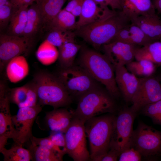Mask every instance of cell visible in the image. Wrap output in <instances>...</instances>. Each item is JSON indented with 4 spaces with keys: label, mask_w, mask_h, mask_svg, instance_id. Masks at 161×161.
I'll list each match as a JSON object with an SVG mask.
<instances>
[{
    "label": "cell",
    "mask_w": 161,
    "mask_h": 161,
    "mask_svg": "<svg viewBox=\"0 0 161 161\" xmlns=\"http://www.w3.org/2000/svg\"><path fill=\"white\" fill-rule=\"evenodd\" d=\"M131 22L122 10H113L108 7L101 18L76 29L74 32L98 49L110 42L121 29Z\"/></svg>",
    "instance_id": "1"
},
{
    "label": "cell",
    "mask_w": 161,
    "mask_h": 161,
    "mask_svg": "<svg viewBox=\"0 0 161 161\" xmlns=\"http://www.w3.org/2000/svg\"><path fill=\"white\" fill-rule=\"evenodd\" d=\"M78 62L79 65L96 80L105 86L114 98L119 97L120 93L115 81L114 68L104 54L84 48L81 51Z\"/></svg>",
    "instance_id": "2"
},
{
    "label": "cell",
    "mask_w": 161,
    "mask_h": 161,
    "mask_svg": "<svg viewBox=\"0 0 161 161\" xmlns=\"http://www.w3.org/2000/svg\"><path fill=\"white\" fill-rule=\"evenodd\" d=\"M115 118L112 114L108 113L93 117L85 122L91 160L99 161L109 150Z\"/></svg>",
    "instance_id": "3"
},
{
    "label": "cell",
    "mask_w": 161,
    "mask_h": 161,
    "mask_svg": "<svg viewBox=\"0 0 161 161\" xmlns=\"http://www.w3.org/2000/svg\"><path fill=\"white\" fill-rule=\"evenodd\" d=\"M32 79L36 86L38 103L42 107L49 105L57 109L72 102V96L56 75L41 70L34 74Z\"/></svg>",
    "instance_id": "4"
},
{
    "label": "cell",
    "mask_w": 161,
    "mask_h": 161,
    "mask_svg": "<svg viewBox=\"0 0 161 161\" xmlns=\"http://www.w3.org/2000/svg\"><path fill=\"white\" fill-rule=\"evenodd\" d=\"M114 99L107 90L99 86L78 98L77 108L73 111L74 116L85 123L101 114H112L116 109Z\"/></svg>",
    "instance_id": "5"
},
{
    "label": "cell",
    "mask_w": 161,
    "mask_h": 161,
    "mask_svg": "<svg viewBox=\"0 0 161 161\" xmlns=\"http://www.w3.org/2000/svg\"><path fill=\"white\" fill-rule=\"evenodd\" d=\"M137 114L130 108L122 110L115 116L110 149L115 151L119 156L131 145L133 123Z\"/></svg>",
    "instance_id": "6"
},
{
    "label": "cell",
    "mask_w": 161,
    "mask_h": 161,
    "mask_svg": "<svg viewBox=\"0 0 161 161\" xmlns=\"http://www.w3.org/2000/svg\"><path fill=\"white\" fill-rule=\"evenodd\" d=\"M131 145L143 157L155 160L161 155V131L140 122L134 130Z\"/></svg>",
    "instance_id": "7"
},
{
    "label": "cell",
    "mask_w": 161,
    "mask_h": 161,
    "mask_svg": "<svg viewBox=\"0 0 161 161\" xmlns=\"http://www.w3.org/2000/svg\"><path fill=\"white\" fill-rule=\"evenodd\" d=\"M56 75L72 96L79 98L99 86L98 82L79 65L61 69Z\"/></svg>",
    "instance_id": "8"
},
{
    "label": "cell",
    "mask_w": 161,
    "mask_h": 161,
    "mask_svg": "<svg viewBox=\"0 0 161 161\" xmlns=\"http://www.w3.org/2000/svg\"><path fill=\"white\" fill-rule=\"evenodd\" d=\"M85 122L74 116L64 133L67 154L75 161L90 160L87 146Z\"/></svg>",
    "instance_id": "9"
},
{
    "label": "cell",
    "mask_w": 161,
    "mask_h": 161,
    "mask_svg": "<svg viewBox=\"0 0 161 161\" xmlns=\"http://www.w3.org/2000/svg\"><path fill=\"white\" fill-rule=\"evenodd\" d=\"M33 45L32 39L24 36L1 34L0 35V73L4 75L7 64L13 58L27 55Z\"/></svg>",
    "instance_id": "10"
},
{
    "label": "cell",
    "mask_w": 161,
    "mask_h": 161,
    "mask_svg": "<svg viewBox=\"0 0 161 161\" xmlns=\"http://www.w3.org/2000/svg\"><path fill=\"white\" fill-rule=\"evenodd\" d=\"M42 106L38 103L34 106L19 108L17 114L12 116V121L15 132L13 139L14 143L22 146L30 140L33 136L32 128Z\"/></svg>",
    "instance_id": "11"
},
{
    "label": "cell",
    "mask_w": 161,
    "mask_h": 161,
    "mask_svg": "<svg viewBox=\"0 0 161 161\" xmlns=\"http://www.w3.org/2000/svg\"><path fill=\"white\" fill-rule=\"evenodd\" d=\"M161 100V83L151 76L139 78L137 91L131 109L137 113L145 106Z\"/></svg>",
    "instance_id": "12"
},
{
    "label": "cell",
    "mask_w": 161,
    "mask_h": 161,
    "mask_svg": "<svg viewBox=\"0 0 161 161\" xmlns=\"http://www.w3.org/2000/svg\"><path fill=\"white\" fill-rule=\"evenodd\" d=\"M9 88L4 81L0 82V149L5 148L9 139L15 132L10 108Z\"/></svg>",
    "instance_id": "13"
},
{
    "label": "cell",
    "mask_w": 161,
    "mask_h": 161,
    "mask_svg": "<svg viewBox=\"0 0 161 161\" xmlns=\"http://www.w3.org/2000/svg\"><path fill=\"white\" fill-rule=\"evenodd\" d=\"M141 46L115 41L103 45L102 47L104 54L114 69L123 66L133 61L137 49Z\"/></svg>",
    "instance_id": "14"
},
{
    "label": "cell",
    "mask_w": 161,
    "mask_h": 161,
    "mask_svg": "<svg viewBox=\"0 0 161 161\" xmlns=\"http://www.w3.org/2000/svg\"><path fill=\"white\" fill-rule=\"evenodd\" d=\"M114 69L115 81L120 93L126 101L131 102L137 90L139 78L125 66Z\"/></svg>",
    "instance_id": "15"
},
{
    "label": "cell",
    "mask_w": 161,
    "mask_h": 161,
    "mask_svg": "<svg viewBox=\"0 0 161 161\" xmlns=\"http://www.w3.org/2000/svg\"><path fill=\"white\" fill-rule=\"evenodd\" d=\"M44 122L52 132L64 133L70 125L74 117L73 111L64 108L54 109L45 113Z\"/></svg>",
    "instance_id": "16"
},
{
    "label": "cell",
    "mask_w": 161,
    "mask_h": 161,
    "mask_svg": "<svg viewBox=\"0 0 161 161\" xmlns=\"http://www.w3.org/2000/svg\"><path fill=\"white\" fill-rule=\"evenodd\" d=\"M115 41L141 47L152 42L138 26L131 22L121 29L110 42Z\"/></svg>",
    "instance_id": "17"
},
{
    "label": "cell",
    "mask_w": 161,
    "mask_h": 161,
    "mask_svg": "<svg viewBox=\"0 0 161 161\" xmlns=\"http://www.w3.org/2000/svg\"><path fill=\"white\" fill-rule=\"evenodd\" d=\"M138 26L152 42L160 41L161 20L157 15H141L131 21Z\"/></svg>",
    "instance_id": "18"
},
{
    "label": "cell",
    "mask_w": 161,
    "mask_h": 161,
    "mask_svg": "<svg viewBox=\"0 0 161 161\" xmlns=\"http://www.w3.org/2000/svg\"><path fill=\"white\" fill-rule=\"evenodd\" d=\"M122 10L131 21L141 15L156 14L152 0H120Z\"/></svg>",
    "instance_id": "19"
},
{
    "label": "cell",
    "mask_w": 161,
    "mask_h": 161,
    "mask_svg": "<svg viewBox=\"0 0 161 161\" xmlns=\"http://www.w3.org/2000/svg\"><path fill=\"white\" fill-rule=\"evenodd\" d=\"M107 7L102 8L92 0H83L76 30L100 19L104 15Z\"/></svg>",
    "instance_id": "20"
},
{
    "label": "cell",
    "mask_w": 161,
    "mask_h": 161,
    "mask_svg": "<svg viewBox=\"0 0 161 161\" xmlns=\"http://www.w3.org/2000/svg\"><path fill=\"white\" fill-rule=\"evenodd\" d=\"M28 63L23 55L16 57L11 59L6 66L5 77L12 83H16L24 78L28 74Z\"/></svg>",
    "instance_id": "21"
},
{
    "label": "cell",
    "mask_w": 161,
    "mask_h": 161,
    "mask_svg": "<svg viewBox=\"0 0 161 161\" xmlns=\"http://www.w3.org/2000/svg\"><path fill=\"white\" fill-rule=\"evenodd\" d=\"M67 0H35L41 15L42 26L47 27Z\"/></svg>",
    "instance_id": "22"
},
{
    "label": "cell",
    "mask_w": 161,
    "mask_h": 161,
    "mask_svg": "<svg viewBox=\"0 0 161 161\" xmlns=\"http://www.w3.org/2000/svg\"><path fill=\"white\" fill-rule=\"evenodd\" d=\"M28 7L16 8L8 26V35L22 36L27 22Z\"/></svg>",
    "instance_id": "23"
},
{
    "label": "cell",
    "mask_w": 161,
    "mask_h": 161,
    "mask_svg": "<svg viewBox=\"0 0 161 161\" xmlns=\"http://www.w3.org/2000/svg\"><path fill=\"white\" fill-rule=\"evenodd\" d=\"M81 47L75 42H71L58 47V59L61 69L68 68L74 65L75 57Z\"/></svg>",
    "instance_id": "24"
},
{
    "label": "cell",
    "mask_w": 161,
    "mask_h": 161,
    "mask_svg": "<svg viewBox=\"0 0 161 161\" xmlns=\"http://www.w3.org/2000/svg\"><path fill=\"white\" fill-rule=\"evenodd\" d=\"M135 58L136 61L145 60L161 65V42L157 41L140 47L136 52Z\"/></svg>",
    "instance_id": "25"
},
{
    "label": "cell",
    "mask_w": 161,
    "mask_h": 161,
    "mask_svg": "<svg viewBox=\"0 0 161 161\" xmlns=\"http://www.w3.org/2000/svg\"><path fill=\"white\" fill-rule=\"evenodd\" d=\"M28 8L26 24L22 36L32 38L42 26V19L36 4H32Z\"/></svg>",
    "instance_id": "26"
},
{
    "label": "cell",
    "mask_w": 161,
    "mask_h": 161,
    "mask_svg": "<svg viewBox=\"0 0 161 161\" xmlns=\"http://www.w3.org/2000/svg\"><path fill=\"white\" fill-rule=\"evenodd\" d=\"M76 17L70 12L61 9L49 23L47 28L48 30L56 29L65 30H76Z\"/></svg>",
    "instance_id": "27"
},
{
    "label": "cell",
    "mask_w": 161,
    "mask_h": 161,
    "mask_svg": "<svg viewBox=\"0 0 161 161\" xmlns=\"http://www.w3.org/2000/svg\"><path fill=\"white\" fill-rule=\"evenodd\" d=\"M57 47L45 40L39 47L36 56L41 64L48 65L54 62L58 58V50Z\"/></svg>",
    "instance_id": "28"
},
{
    "label": "cell",
    "mask_w": 161,
    "mask_h": 161,
    "mask_svg": "<svg viewBox=\"0 0 161 161\" xmlns=\"http://www.w3.org/2000/svg\"><path fill=\"white\" fill-rule=\"evenodd\" d=\"M4 161H30L31 156L29 150L23 146L14 143L11 148L7 149L4 148L0 149Z\"/></svg>",
    "instance_id": "29"
},
{
    "label": "cell",
    "mask_w": 161,
    "mask_h": 161,
    "mask_svg": "<svg viewBox=\"0 0 161 161\" xmlns=\"http://www.w3.org/2000/svg\"><path fill=\"white\" fill-rule=\"evenodd\" d=\"M28 149L31 160L35 161H61L63 158L57 153L45 147L31 143Z\"/></svg>",
    "instance_id": "30"
},
{
    "label": "cell",
    "mask_w": 161,
    "mask_h": 161,
    "mask_svg": "<svg viewBox=\"0 0 161 161\" xmlns=\"http://www.w3.org/2000/svg\"><path fill=\"white\" fill-rule=\"evenodd\" d=\"M75 34L71 30H65L56 29L49 30L46 40L49 42L58 47L69 42H75Z\"/></svg>",
    "instance_id": "31"
},
{
    "label": "cell",
    "mask_w": 161,
    "mask_h": 161,
    "mask_svg": "<svg viewBox=\"0 0 161 161\" xmlns=\"http://www.w3.org/2000/svg\"><path fill=\"white\" fill-rule=\"evenodd\" d=\"M126 66L129 72L137 77H144L151 76L155 70L154 64L145 60L133 61Z\"/></svg>",
    "instance_id": "32"
},
{
    "label": "cell",
    "mask_w": 161,
    "mask_h": 161,
    "mask_svg": "<svg viewBox=\"0 0 161 161\" xmlns=\"http://www.w3.org/2000/svg\"><path fill=\"white\" fill-rule=\"evenodd\" d=\"M9 95L10 103L16 105L19 108L23 107L27 98V83L21 86L9 88Z\"/></svg>",
    "instance_id": "33"
},
{
    "label": "cell",
    "mask_w": 161,
    "mask_h": 161,
    "mask_svg": "<svg viewBox=\"0 0 161 161\" xmlns=\"http://www.w3.org/2000/svg\"><path fill=\"white\" fill-rule=\"evenodd\" d=\"M140 111L151 118L154 123L161 126V100L145 106Z\"/></svg>",
    "instance_id": "34"
},
{
    "label": "cell",
    "mask_w": 161,
    "mask_h": 161,
    "mask_svg": "<svg viewBox=\"0 0 161 161\" xmlns=\"http://www.w3.org/2000/svg\"><path fill=\"white\" fill-rule=\"evenodd\" d=\"M16 8L9 2L0 6V27L1 30L8 25Z\"/></svg>",
    "instance_id": "35"
},
{
    "label": "cell",
    "mask_w": 161,
    "mask_h": 161,
    "mask_svg": "<svg viewBox=\"0 0 161 161\" xmlns=\"http://www.w3.org/2000/svg\"><path fill=\"white\" fill-rule=\"evenodd\" d=\"M31 143L37 145L47 148L58 154L62 158L66 154L65 151L56 146L48 137L43 138H38L32 136L30 140Z\"/></svg>",
    "instance_id": "36"
},
{
    "label": "cell",
    "mask_w": 161,
    "mask_h": 161,
    "mask_svg": "<svg viewBox=\"0 0 161 161\" xmlns=\"http://www.w3.org/2000/svg\"><path fill=\"white\" fill-rule=\"evenodd\" d=\"M143 158L140 152L131 145L121 153L118 160L119 161H140Z\"/></svg>",
    "instance_id": "37"
},
{
    "label": "cell",
    "mask_w": 161,
    "mask_h": 161,
    "mask_svg": "<svg viewBox=\"0 0 161 161\" xmlns=\"http://www.w3.org/2000/svg\"><path fill=\"white\" fill-rule=\"evenodd\" d=\"M48 137L56 146L67 154L64 133L59 132H52Z\"/></svg>",
    "instance_id": "38"
},
{
    "label": "cell",
    "mask_w": 161,
    "mask_h": 161,
    "mask_svg": "<svg viewBox=\"0 0 161 161\" xmlns=\"http://www.w3.org/2000/svg\"><path fill=\"white\" fill-rule=\"evenodd\" d=\"M102 8L109 7L113 10H122L120 0H92Z\"/></svg>",
    "instance_id": "39"
},
{
    "label": "cell",
    "mask_w": 161,
    "mask_h": 161,
    "mask_svg": "<svg viewBox=\"0 0 161 161\" xmlns=\"http://www.w3.org/2000/svg\"><path fill=\"white\" fill-rule=\"evenodd\" d=\"M118 157V155L115 151L109 149L101 157L99 161H116L117 160Z\"/></svg>",
    "instance_id": "40"
},
{
    "label": "cell",
    "mask_w": 161,
    "mask_h": 161,
    "mask_svg": "<svg viewBox=\"0 0 161 161\" xmlns=\"http://www.w3.org/2000/svg\"><path fill=\"white\" fill-rule=\"evenodd\" d=\"M82 0H70L64 9L71 12L74 8Z\"/></svg>",
    "instance_id": "41"
},
{
    "label": "cell",
    "mask_w": 161,
    "mask_h": 161,
    "mask_svg": "<svg viewBox=\"0 0 161 161\" xmlns=\"http://www.w3.org/2000/svg\"><path fill=\"white\" fill-rule=\"evenodd\" d=\"M83 1V0L81 1L71 12L76 17L78 16L79 17L80 15L82 10Z\"/></svg>",
    "instance_id": "42"
},
{
    "label": "cell",
    "mask_w": 161,
    "mask_h": 161,
    "mask_svg": "<svg viewBox=\"0 0 161 161\" xmlns=\"http://www.w3.org/2000/svg\"><path fill=\"white\" fill-rule=\"evenodd\" d=\"M155 10L161 13V0H152Z\"/></svg>",
    "instance_id": "43"
},
{
    "label": "cell",
    "mask_w": 161,
    "mask_h": 161,
    "mask_svg": "<svg viewBox=\"0 0 161 161\" xmlns=\"http://www.w3.org/2000/svg\"><path fill=\"white\" fill-rule=\"evenodd\" d=\"M10 2V0H0V6L7 4Z\"/></svg>",
    "instance_id": "44"
},
{
    "label": "cell",
    "mask_w": 161,
    "mask_h": 161,
    "mask_svg": "<svg viewBox=\"0 0 161 161\" xmlns=\"http://www.w3.org/2000/svg\"><path fill=\"white\" fill-rule=\"evenodd\" d=\"M160 41L161 42V37L160 38Z\"/></svg>",
    "instance_id": "45"
},
{
    "label": "cell",
    "mask_w": 161,
    "mask_h": 161,
    "mask_svg": "<svg viewBox=\"0 0 161 161\" xmlns=\"http://www.w3.org/2000/svg\"></svg>",
    "instance_id": "46"
}]
</instances>
